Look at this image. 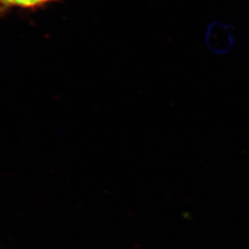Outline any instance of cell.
Masks as SVG:
<instances>
[{"mask_svg":"<svg viewBox=\"0 0 249 249\" xmlns=\"http://www.w3.org/2000/svg\"><path fill=\"white\" fill-rule=\"evenodd\" d=\"M51 0H0V12H4L12 7L35 8Z\"/></svg>","mask_w":249,"mask_h":249,"instance_id":"6da1fadb","label":"cell"}]
</instances>
